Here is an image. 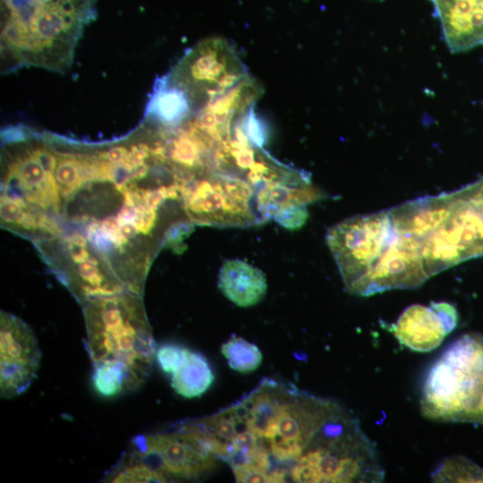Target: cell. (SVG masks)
<instances>
[{"instance_id": "obj_1", "label": "cell", "mask_w": 483, "mask_h": 483, "mask_svg": "<svg viewBox=\"0 0 483 483\" xmlns=\"http://www.w3.org/2000/svg\"><path fill=\"white\" fill-rule=\"evenodd\" d=\"M33 157L18 191L20 222L54 269L146 275L158 208L154 160L138 135L88 143L47 133Z\"/></svg>"}, {"instance_id": "obj_2", "label": "cell", "mask_w": 483, "mask_h": 483, "mask_svg": "<svg viewBox=\"0 0 483 483\" xmlns=\"http://www.w3.org/2000/svg\"><path fill=\"white\" fill-rule=\"evenodd\" d=\"M97 0H2L1 69L65 72Z\"/></svg>"}, {"instance_id": "obj_3", "label": "cell", "mask_w": 483, "mask_h": 483, "mask_svg": "<svg viewBox=\"0 0 483 483\" xmlns=\"http://www.w3.org/2000/svg\"><path fill=\"white\" fill-rule=\"evenodd\" d=\"M86 349L93 364L117 362L128 372L132 391L150 371L155 341L140 295L123 293L83 305Z\"/></svg>"}, {"instance_id": "obj_4", "label": "cell", "mask_w": 483, "mask_h": 483, "mask_svg": "<svg viewBox=\"0 0 483 483\" xmlns=\"http://www.w3.org/2000/svg\"><path fill=\"white\" fill-rule=\"evenodd\" d=\"M420 411L433 420L483 424V335H462L433 363Z\"/></svg>"}, {"instance_id": "obj_5", "label": "cell", "mask_w": 483, "mask_h": 483, "mask_svg": "<svg viewBox=\"0 0 483 483\" xmlns=\"http://www.w3.org/2000/svg\"><path fill=\"white\" fill-rule=\"evenodd\" d=\"M245 74L233 46L216 38L190 49L162 80L184 95L193 115L238 84Z\"/></svg>"}, {"instance_id": "obj_6", "label": "cell", "mask_w": 483, "mask_h": 483, "mask_svg": "<svg viewBox=\"0 0 483 483\" xmlns=\"http://www.w3.org/2000/svg\"><path fill=\"white\" fill-rule=\"evenodd\" d=\"M396 234L389 210L344 220L326 234L346 289L359 295L370 270Z\"/></svg>"}, {"instance_id": "obj_7", "label": "cell", "mask_w": 483, "mask_h": 483, "mask_svg": "<svg viewBox=\"0 0 483 483\" xmlns=\"http://www.w3.org/2000/svg\"><path fill=\"white\" fill-rule=\"evenodd\" d=\"M444 219L419 242L428 278L470 258L483 255V208L464 189L451 193Z\"/></svg>"}, {"instance_id": "obj_8", "label": "cell", "mask_w": 483, "mask_h": 483, "mask_svg": "<svg viewBox=\"0 0 483 483\" xmlns=\"http://www.w3.org/2000/svg\"><path fill=\"white\" fill-rule=\"evenodd\" d=\"M40 351L28 325L2 312L0 324V394L10 399L24 393L36 378Z\"/></svg>"}, {"instance_id": "obj_9", "label": "cell", "mask_w": 483, "mask_h": 483, "mask_svg": "<svg viewBox=\"0 0 483 483\" xmlns=\"http://www.w3.org/2000/svg\"><path fill=\"white\" fill-rule=\"evenodd\" d=\"M133 451L167 478H197L215 465V457L200 451L178 431L138 436L133 439Z\"/></svg>"}, {"instance_id": "obj_10", "label": "cell", "mask_w": 483, "mask_h": 483, "mask_svg": "<svg viewBox=\"0 0 483 483\" xmlns=\"http://www.w3.org/2000/svg\"><path fill=\"white\" fill-rule=\"evenodd\" d=\"M458 313L448 302L413 304L404 309L389 330L398 342L415 352L436 349L456 326Z\"/></svg>"}, {"instance_id": "obj_11", "label": "cell", "mask_w": 483, "mask_h": 483, "mask_svg": "<svg viewBox=\"0 0 483 483\" xmlns=\"http://www.w3.org/2000/svg\"><path fill=\"white\" fill-rule=\"evenodd\" d=\"M445 41L454 53L483 45V0H431Z\"/></svg>"}, {"instance_id": "obj_12", "label": "cell", "mask_w": 483, "mask_h": 483, "mask_svg": "<svg viewBox=\"0 0 483 483\" xmlns=\"http://www.w3.org/2000/svg\"><path fill=\"white\" fill-rule=\"evenodd\" d=\"M218 287L235 305L242 308L258 303L267 289L264 273L238 258L225 260L219 270Z\"/></svg>"}, {"instance_id": "obj_13", "label": "cell", "mask_w": 483, "mask_h": 483, "mask_svg": "<svg viewBox=\"0 0 483 483\" xmlns=\"http://www.w3.org/2000/svg\"><path fill=\"white\" fill-rule=\"evenodd\" d=\"M284 395L269 387H263L243 402V415L233 409V414L238 418H245L248 430L258 438L272 439L276 434V419L283 402Z\"/></svg>"}, {"instance_id": "obj_14", "label": "cell", "mask_w": 483, "mask_h": 483, "mask_svg": "<svg viewBox=\"0 0 483 483\" xmlns=\"http://www.w3.org/2000/svg\"><path fill=\"white\" fill-rule=\"evenodd\" d=\"M213 381L214 374L208 360L189 350L182 365L172 374L171 386L178 394L194 398L202 395Z\"/></svg>"}, {"instance_id": "obj_15", "label": "cell", "mask_w": 483, "mask_h": 483, "mask_svg": "<svg viewBox=\"0 0 483 483\" xmlns=\"http://www.w3.org/2000/svg\"><path fill=\"white\" fill-rule=\"evenodd\" d=\"M93 367L92 384L100 395L113 397L132 391L128 372L120 363L104 361Z\"/></svg>"}, {"instance_id": "obj_16", "label": "cell", "mask_w": 483, "mask_h": 483, "mask_svg": "<svg viewBox=\"0 0 483 483\" xmlns=\"http://www.w3.org/2000/svg\"><path fill=\"white\" fill-rule=\"evenodd\" d=\"M133 451V450H132ZM167 477L135 453L123 461L106 478L109 482H166Z\"/></svg>"}, {"instance_id": "obj_17", "label": "cell", "mask_w": 483, "mask_h": 483, "mask_svg": "<svg viewBox=\"0 0 483 483\" xmlns=\"http://www.w3.org/2000/svg\"><path fill=\"white\" fill-rule=\"evenodd\" d=\"M221 352L229 367L241 373L256 370L262 362L258 347L241 336H233L221 346Z\"/></svg>"}, {"instance_id": "obj_18", "label": "cell", "mask_w": 483, "mask_h": 483, "mask_svg": "<svg viewBox=\"0 0 483 483\" xmlns=\"http://www.w3.org/2000/svg\"><path fill=\"white\" fill-rule=\"evenodd\" d=\"M435 481H483V470L465 458L444 462L433 474Z\"/></svg>"}, {"instance_id": "obj_19", "label": "cell", "mask_w": 483, "mask_h": 483, "mask_svg": "<svg viewBox=\"0 0 483 483\" xmlns=\"http://www.w3.org/2000/svg\"><path fill=\"white\" fill-rule=\"evenodd\" d=\"M188 349L176 344H164L156 353L161 369L167 374L174 373L184 362Z\"/></svg>"}, {"instance_id": "obj_20", "label": "cell", "mask_w": 483, "mask_h": 483, "mask_svg": "<svg viewBox=\"0 0 483 483\" xmlns=\"http://www.w3.org/2000/svg\"><path fill=\"white\" fill-rule=\"evenodd\" d=\"M273 217L283 227L297 230L305 224L308 211L305 205L290 204L278 208Z\"/></svg>"}, {"instance_id": "obj_21", "label": "cell", "mask_w": 483, "mask_h": 483, "mask_svg": "<svg viewBox=\"0 0 483 483\" xmlns=\"http://www.w3.org/2000/svg\"><path fill=\"white\" fill-rule=\"evenodd\" d=\"M236 482H270L267 471L253 464L233 469Z\"/></svg>"}, {"instance_id": "obj_22", "label": "cell", "mask_w": 483, "mask_h": 483, "mask_svg": "<svg viewBox=\"0 0 483 483\" xmlns=\"http://www.w3.org/2000/svg\"><path fill=\"white\" fill-rule=\"evenodd\" d=\"M466 193L483 208V178L463 188Z\"/></svg>"}]
</instances>
